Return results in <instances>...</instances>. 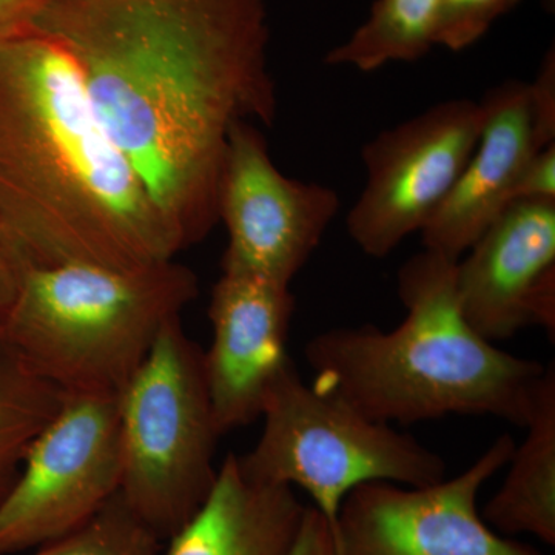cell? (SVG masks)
<instances>
[{
	"mask_svg": "<svg viewBox=\"0 0 555 555\" xmlns=\"http://www.w3.org/2000/svg\"><path fill=\"white\" fill-rule=\"evenodd\" d=\"M261 418L257 444L238 455L241 469L262 483L308 492L332 526L358 486L386 481L423 488L447 478V463L436 451L308 385L292 360L270 386Z\"/></svg>",
	"mask_w": 555,
	"mask_h": 555,
	"instance_id": "cell-6",
	"label": "cell"
},
{
	"mask_svg": "<svg viewBox=\"0 0 555 555\" xmlns=\"http://www.w3.org/2000/svg\"><path fill=\"white\" fill-rule=\"evenodd\" d=\"M440 0H375L369 17L324 62L371 73L422 60L436 46Z\"/></svg>",
	"mask_w": 555,
	"mask_h": 555,
	"instance_id": "cell-16",
	"label": "cell"
},
{
	"mask_svg": "<svg viewBox=\"0 0 555 555\" xmlns=\"http://www.w3.org/2000/svg\"><path fill=\"white\" fill-rule=\"evenodd\" d=\"M483 130L465 169L427 221L423 247L459 261L507 207L528 160L543 149L537 139L529 82L506 80L485 94Z\"/></svg>",
	"mask_w": 555,
	"mask_h": 555,
	"instance_id": "cell-13",
	"label": "cell"
},
{
	"mask_svg": "<svg viewBox=\"0 0 555 555\" xmlns=\"http://www.w3.org/2000/svg\"><path fill=\"white\" fill-rule=\"evenodd\" d=\"M160 543L118 492L89 521L40 546L35 555H163Z\"/></svg>",
	"mask_w": 555,
	"mask_h": 555,
	"instance_id": "cell-18",
	"label": "cell"
},
{
	"mask_svg": "<svg viewBox=\"0 0 555 555\" xmlns=\"http://www.w3.org/2000/svg\"><path fill=\"white\" fill-rule=\"evenodd\" d=\"M120 480L118 396L67 393L0 499V555L75 531L118 494Z\"/></svg>",
	"mask_w": 555,
	"mask_h": 555,
	"instance_id": "cell-7",
	"label": "cell"
},
{
	"mask_svg": "<svg viewBox=\"0 0 555 555\" xmlns=\"http://www.w3.org/2000/svg\"><path fill=\"white\" fill-rule=\"evenodd\" d=\"M67 393L33 374L0 345V499L20 474L33 441L60 412Z\"/></svg>",
	"mask_w": 555,
	"mask_h": 555,
	"instance_id": "cell-17",
	"label": "cell"
},
{
	"mask_svg": "<svg viewBox=\"0 0 555 555\" xmlns=\"http://www.w3.org/2000/svg\"><path fill=\"white\" fill-rule=\"evenodd\" d=\"M122 480L134 516L169 540L206 502L217 481V441L204 350L181 317L160 328L118 393Z\"/></svg>",
	"mask_w": 555,
	"mask_h": 555,
	"instance_id": "cell-5",
	"label": "cell"
},
{
	"mask_svg": "<svg viewBox=\"0 0 555 555\" xmlns=\"http://www.w3.org/2000/svg\"><path fill=\"white\" fill-rule=\"evenodd\" d=\"M524 443L514 448L503 485L481 517L495 532L529 534L555 545V367L545 377L525 425Z\"/></svg>",
	"mask_w": 555,
	"mask_h": 555,
	"instance_id": "cell-15",
	"label": "cell"
},
{
	"mask_svg": "<svg viewBox=\"0 0 555 555\" xmlns=\"http://www.w3.org/2000/svg\"><path fill=\"white\" fill-rule=\"evenodd\" d=\"M456 261L426 250L398 270L406 317L392 331L338 327L313 337V385L375 422L403 425L447 415L495 416L525 427L546 366L478 335L460 309Z\"/></svg>",
	"mask_w": 555,
	"mask_h": 555,
	"instance_id": "cell-3",
	"label": "cell"
},
{
	"mask_svg": "<svg viewBox=\"0 0 555 555\" xmlns=\"http://www.w3.org/2000/svg\"><path fill=\"white\" fill-rule=\"evenodd\" d=\"M295 312L291 286L222 269L211 292V345L204 366L219 434L261 418L270 386L291 361L287 339Z\"/></svg>",
	"mask_w": 555,
	"mask_h": 555,
	"instance_id": "cell-12",
	"label": "cell"
},
{
	"mask_svg": "<svg viewBox=\"0 0 555 555\" xmlns=\"http://www.w3.org/2000/svg\"><path fill=\"white\" fill-rule=\"evenodd\" d=\"M486 118L481 101L454 98L382 131L361 152L366 184L347 214V233L382 259L422 232L465 169Z\"/></svg>",
	"mask_w": 555,
	"mask_h": 555,
	"instance_id": "cell-8",
	"label": "cell"
},
{
	"mask_svg": "<svg viewBox=\"0 0 555 555\" xmlns=\"http://www.w3.org/2000/svg\"><path fill=\"white\" fill-rule=\"evenodd\" d=\"M338 193L281 173L254 122L230 131L218 193V221L228 229L222 269L291 286L339 210Z\"/></svg>",
	"mask_w": 555,
	"mask_h": 555,
	"instance_id": "cell-10",
	"label": "cell"
},
{
	"mask_svg": "<svg viewBox=\"0 0 555 555\" xmlns=\"http://www.w3.org/2000/svg\"><path fill=\"white\" fill-rule=\"evenodd\" d=\"M531 91L532 118L540 145L555 142V56L554 49L547 51L540 65L534 82H529Z\"/></svg>",
	"mask_w": 555,
	"mask_h": 555,
	"instance_id": "cell-20",
	"label": "cell"
},
{
	"mask_svg": "<svg viewBox=\"0 0 555 555\" xmlns=\"http://www.w3.org/2000/svg\"><path fill=\"white\" fill-rule=\"evenodd\" d=\"M306 507L294 488L247 477L229 454L206 502L163 555H287Z\"/></svg>",
	"mask_w": 555,
	"mask_h": 555,
	"instance_id": "cell-14",
	"label": "cell"
},
{
	"mask_svg": "<svg viewBox=\"0 0 555 555\" xmlns=\"http://www.w3.org/2000/svg\"><path fill=\"white\" fill-rule=\"evenodd\" d=\"M0 243L35 266L137 269L181 251L47 33L0 39Z\"/></svg>",
	"mask_w": 555,
	"mask_h": 555,
	"instance_id": "cell-2",
	"label": "cell"
},
{
	"mask_svg": "<svg viewBox=\"0 0 555 555\" xmlns=\"http://www.w3.org/2000/svg\"><path fill=\"white\" fill-rule=\"evenodd\" d=\"M51 0H0V39L28 30Z\"/></svg>",
	"mask_w": 555,
	"mask_h": 555,
	"instance_id": "cell-23",
	"label": "cell"
},
{
	"mask_svg": "<svg viewBox=\"0 0 555 555\" xmlns=\"http://www.w3.org/2000/svg\"><path fill=\"white\" fill-rule=\"evenodd\" d=\"M514 448L505 434L465 473L423 488L358 486L334 524L338 555H543L499 535L478 513L481 488L507 466Z\"/></svg>",
	"mask_w": 555,
	"mask_h": 555,
	"instance_id": "cell-9",
	"label": "cell"
},
{
	"mask_svg": "<svg viewBox=\"0 0 555 555\" xmlns=\"http://www.w3.org/2000/svg\"><path fill=\"white\" fill-rule=\"evenodd\" d=\"M20 284V262L16 257L0 243V331L5 324Z\"/></svg>",
	"mask_w": 555,
	"mask_h": 555,
	"instance_id": "cell-24",
	"label": "cell"
},
{
	"mask_svg": "<svg viewBox=\"0 0 555 555\" xmlns=\"http://www.w3.org/2000/svg\"><path fill=\"white\" fill-rule=\"evenodd\" d=\"M17 262L0 345L65 393L118 396L164 324L198 295V278L175 259L137 269Z\"/></svg>",
	"mask_w": 555,
	"mask_h": 555,
	"instance_id": "cell-4",
	"label": "cell"
},
{
	"mask_svg": "<svg viewBox=\"0 0 555 555\" xmlns=\"http://www.w3.org/2000/svg\"><path fill=\"white\" fill-rule=\"evenodd\" d=\"M31 28L72 54L179 248L203 240L233 126L275 120L266 0H51Z\"/></svg>",
	"mask_w": 555,
	"mask_h": 555,
	"instance_id": "cell-1",
	"label": "cell"
},
{
	"mask_svg": "<svg viewBox=\"0 0 555 555\" xmlns=\"http://www.w3.org/2000/svg\"><path fill=\"white\" fill-rule=\"evenodd\" d=\"M287 555H338L334 526L317 507H306L297 539Z\"/></svg>",
	"mask_w": 555,
	"mask_h": 555,
	"instance_id": "cell-22",
	"label": "cell"
},
{
	"mask_svg": "<svg viewBox=\"0 0 555 555\" xmlns=\"http://www.w3.org/2000/svg\"><path fill=\"white\" fill-rule=\"evenodd\" d=\"M456 297L491 343L528 326L555 335V203L518 201L456 261Z\"/></svg>",
	"mask_w": 555,
	"mask_h": 555,
	"instance_id": "cell-11",
	"label": "cell"
},
{
	"mask_svg": "<svg viewBox=\"0 0 555 555\" xmlns=\"http://www.w3.org/2000/svg\"><path fill=\"white\" fill-rule=\"evenodd\" d=\"M521 0H440L436 46L463 51L483 38Z\"/></svg>",
	"mask_w": 555,
	"mask_h": 555,
	"instance_id": "cell-19",
	"label": "cell"
},
{
	"mask_svg": "<svg viewBox=\"0 0 555 555\" xmlns=\"http://www.w3.org/2000/svg\"><path fill=\"white\" fill-rule=\"evenodd\" d=\"M555 203V142L540 149L526 164L516 190L513 203Z\"/></svg>",
	"mask_w": 555,
	"mask_h": 555,
	"instance_id": "cell-21",
	"label": "cell"
}]
</instances>
